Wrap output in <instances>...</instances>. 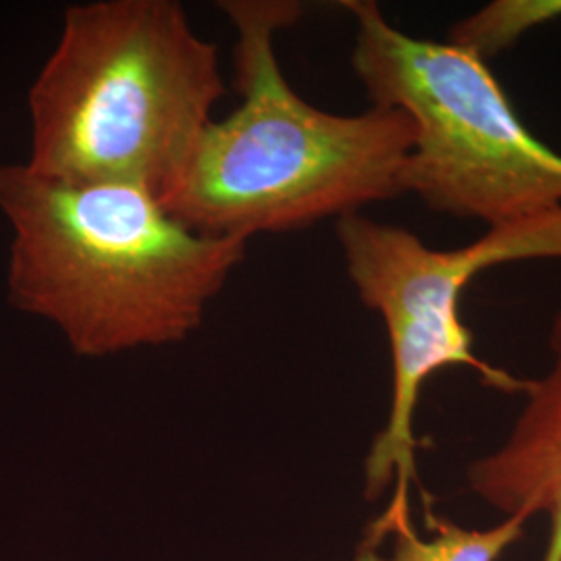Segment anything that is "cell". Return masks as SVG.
Wrapping results in <instances>:
<instances>
[{
  "instance_id": "7a4b0ae2",
  "label": "cell",
  "mask_w": 561,
  "mask_h": 561,
  "mask_svg": "<svg viewBox=\"0 0 561 561\" xmlns=\"http://www.w3.org/2000/svg\"><path fill=\"white\" fill-rule=\"evenodd\" d=\"M221 11L236 30L241 101L206 125L164 208L204 236L250 241L400 196L412 119L377 106L327 113L285 80L275 41L300 20L301 2L225 0Z\"/></svg>"
},
{
  "instance_id": "277c9868",
  "label": "cell",
  "mask_w": 561,
  "mask_h": 561,
  "mask_svg": "<svg viewBox=\"0 0 561 561\" xmlns=\"http://www.w3.org/2000/svg\"><path fill=\"white\" fill-rule=\"evenodd\" d=\"M354 71L377 108L416 129L401 194L489 227L561 208V154L535 138L486 60L454 42L422 41L385 20L373 0H345Z\"/></svg>"
},
{
  "instance_id": "6da1fadb",
  "label": "cell",
  "mask_w": 561,
  "mask_h": 561,
  "mask_svg": "<svg viewBox=\"0 0 561 561\" xmlns=\"http://www.w3.org/2000/svg\"><path fill=\"white\" fill-rule=\"evenodd\" d=\"M0 213L13 229L9 301L85 358L187 340L248 250L183 225L140 187L27 164H0Z\"/></svg>"
},
{
  "instance_id": "8992f818",
  "label": "cell",
  "mask_w": 561,
  "mask_h": 561,
  "mask_svg": "<svg viewBox=\"0 0 561 561\" xmlns=\"http://www.w3.org/2000/svg\"><path fill=\"white\" fill-rule=\"evenodd\" d=\"M553 362L542 379H528L524 408L502 445L468 466L472 493L505 516L551 524L542 561H561V306L551 324Z\"/></svg>"
},
{
  "instance_id": "52a82bcc",
  "label": "cell",
  "mask_w": 561,
  "mask_h": 561,
  "mask_svg": "<svg viewBox=\"0 0 561 561\" xmlns=\"http://www.w3.org/2000/svg\"><path fill=\"white\" fill-rule=\"evenodd\" d=\"M526 522L522 516H505V520L484 530L463 528L426 507V524L433 537L422 539L412 522L410 500L391 497L385 514L366 533V539L389 541L391 549L385 553L379 547L362 542L356 561H500L505 549L520 539Z\"/></svg>"
},
{
  "instance_id": "ba28073f",
  "label": "cell",
  "mask_w": 561,
  "mask_h": 561,
  "mask_svg": "<svg viewBox=\"0 0 561 561\" xmlns=\"http://www.w3.org/2000/svg\"><path fill=\"white\" fill-rule=\"evenodd\" d=\"M561 20V0H495L454 25L451 42L482 60L514 46L530 30Z\"/></svg>"
},
{
  "instance_id": "5b68a950",
  "label": "cell",
  "mask_w": 561,
  "mask_h": 561,
  "mask_svg": "<svg viewBox=\"0 0 561 561\" xmlns=\"http://www.w3.org/2000/svg\"><path fill=\"white\" fill-rule=\"evenodd\" d=\"M337 241L347 275L366 308L381 314L393 364L389 419L366 458V497L393 484L410 495L416 477L414 414L422 385L445 366H470L503 393H524L528 381L481 360L460 317L466 285L503 262L561 261V208L489 227L458 250H433L400 225L362 213L341 217Z\"/></svg>"
},
{
  "instance_id": "3957f363",
  "label": "cell",
  "mask_w": 561,
  "mask_h": 561,
  "mask_svg": "<svg viewBox=\"0 0 561 561\" xmlns=\"http://www.w3.org/2000/svg\"><path fill=\"white\" fill-rule=\"evenodd\" d=\"M225 94L219 50L175 0H99L65 11L32 83V171L131 185L164 201Z\"/></svg>"
}]
</instances>
